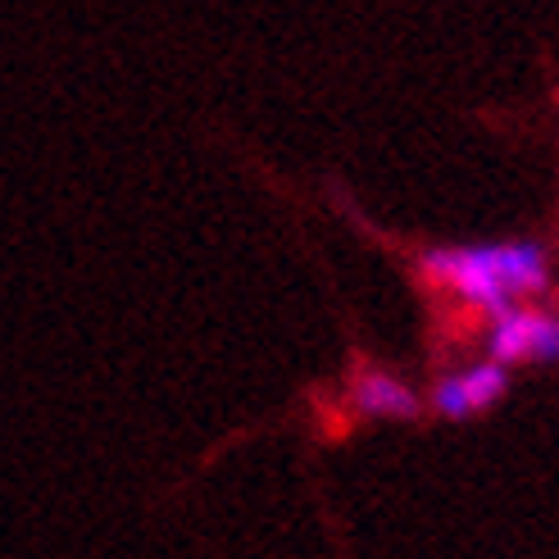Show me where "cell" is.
Wrapping results in <instances>:
<instances>
[{"mask_svg":"<svg viewBox=\"0 0 559 559\" xmlns=\"http://www.w3.org/2000/svg\"><path fill=\"white\" fill-rule=\"evenodd\" d=\"M424 269L437 287L460 296L473 310L491 319L519 310V300L550 292V246L542 237L514 241H473V246H428L418 250Z\"/></svg>","mask_w":559,"mask_h":559,"instance_id":"cell-1","label":"cell"},{"mask_svg":"<svg viewBox=\"0 0 559 559\" xmlns=\"http://www.w3.org/2000/svg\"><path fill=\"white\" fill-rule=\"evenodd\" d=\"M487 359H496L500 369H514V365H559V314L533 310V305H519V310L491 319V328H487Z\"/></svg>","mask_w":559,"mask_h":559,"instance_id":"cell-2","label":"cell"},{"mask_svg":"<svg viewBox=\"0 0 559 559\" xmlns=\"http://www.w3.org/2000/svg\"><path fill=\"white\" fill-rule=\"evenodd\" d=\"M506 396H510V369H500L496 359H478V365H468V369L441 373L424 405H428V414L445 418V424H464V418L487 414Z\"/></svg>","mask_w":559,"mask_h":559,"instance_id":"cell-3","label":"cell"},{"mask_svg":"<svg viewBox=\"0 0 559 559\" xmlns=\"http://www.w3.org/2000/svg\"><path fill=\"white\" fill-rule=\"evenodd\" d=\"M350 405L365 418H382V424H414L424 414V396L396 373L386 369H359L350 382Z\"/></svg>","mask_w":559,"mask_h":559,"instance_id":"cell-4","label":"cell"}]
</instances>
